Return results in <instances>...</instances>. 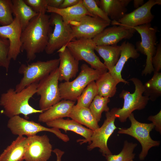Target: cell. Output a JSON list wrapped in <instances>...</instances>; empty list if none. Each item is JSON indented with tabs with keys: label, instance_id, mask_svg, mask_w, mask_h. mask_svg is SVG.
Wrapping results in <instances>:
<instances>
[{
	"label": "cell",
	"instance_id": "484cf974",
	"mask_svg": "<svg viewBox=\"0 0 161 161\" xmlns=\"http://www.w3.org/2000/svg\"><path fill=\"white\" fill-rule=\"evenodd\" d=\"M96 51L103 59L104 64L109 72L114 67L120 58L121 47L117 45L96 46Z\"/></svg>",
	"mask_w": 161,
	"mask_h": 161
},
{
	"label": "cell",
	"instance_id": "6da1fadb",
	"mask_svg": "<svg viewBox=\"0 0 161 161\" xmlns=\"http://www.w3.org/2000/svg\"><path fill=\"white\" fill-rule=\"evenodd\" d=\"M50 17L46 13H38L22 31L21 51L25 52L28 61L34 60L37 54L45 51L52 31Z\"/></svg>",
	"mask_w": 161,
	"mask_h": 161
},
{
	"label": "cell",
	"instance_id": "7402d4cb",
	"mask_svg": "<svg viewBox=\"0 0 161 161\" xmlns=\"http://www.w3.org/2000/svg\"><path fill=\"white\" fill-rule=\"evenodd\" d=\"M131 1V0H96L98 6L111 20L116 22L126 14L127 11L126 7Z\"/></svg>",
	"mask_w": 161,
	"mask_h": 161
},
{
	"label": "cell",
	"instance_id": "4316f807",
	"mask_svg": "<svg viewBox=\"0 0 161 161\" xmlns=\"http://www.w3.org/2000/svg\"><path fill=\"white\" fill-rule=\"evenodd\" d=\"M95 81L97 95L109 98L115 95L118 83L108 71L103 73Z\"/></svg>",
	"mask_w": 161,
	"mask_h": 161
},
{
	"label": "cell",
	"instance_id": "30bf717a",
	"mask_svg": "<svg viewBox=\"0 0 161 161\" xmlns=\"http://www.w3.org/2000/svg\"><path fill=\"white\" fill-rule=\"evenodd\" d=\"M96 45L92 39L80 38L71 41L66 45L77 60H83L94 69L103 72L108 70L95 52Z\"/></svg>",
	"mask_w": 161,
	"mask_h": 161
},
{
	"label": "cell",
	"instance_id": "e0dca14e",
	"mask_svg": "<svg viewBox=\"0 0 161 161\" xmlns=\"http://www.w3.org/2000/svg\"><path fill=\"white\" fill-rule=\"evenodd\" d=\"M135 31L134 29L114 25L105 28L92 39L96 46L117 45L123 39L131 38Z\"/></svg>",
	"mask_w": 161,
	"mask_h": 161
},
{
	"label": "cell",
	"instance_id": "8fae6325",
	"mask_svg": "<svg viewBox=\"0 0 161 161\" xmlns=\"http://www.w3.org/2000/svg\"><path fill=\"white\" fill-rule=\"evenodd\" d=\"M140 35L141 41L136 43V49L146 56V64L142 72L143 76L151 74L154 72L151 63L152 58L156 52L157 31L152 27L150 23L133 28Z\"/></svg>",
	"mask_w": 161,
	"mask_h": 161
},
{
	"label": "cell",
	"instance_id": "e575fe53",
	"mask_svg": "<svg viewBox=\"0 0 161 161\" xmlns=\"http://www.w3.org/2000/svg\"><path fill=\"white\" fill-rule=\"evenodd\" d=\"M10 48V42L8 39L0 36V66L8 71L10 60L8 54Z\"/></svg>",
	"mask_w": 161,
	"mask_h": 161
},
{
	"label": "cell",
	"instance_id": "1f68e13d",
	"mask_svg": "<svg viewBox=\"0 0 161 161\" xmlns=\"http://www.w3.org/2000/svg\"><path fill=\"white\" fill-rule=\"evenodd\" d=\"M97 95V89L95 81L89 83L77 100L76 105L89 108L95 97Z\"/></svg>",
	"mask_w": 161,
	"mask_h": 161
},
{
	"label": "cell",
	"instance_id": "ab89813d",
	"mask_svg": "<svg viewBox=\"0 0 161 161\" xmlns=\"http://www.w3.org/2000/svg\"><path fill=\"white\" fill-rule=\"evenodd\" d=\"M48 6L58 8L64 0H47Z\"/></svg>",
	"mask_w": 161,
	"mask_h": 161
},
{
	"label": "cell",
	"instance_id": "277c9868",
	"mask_svg": "<svg viewBox=\"0 0 161 161\" xmlns=\"http://www.w3.org/2000/svg\"><path fill=\"white\" fill-rule=\"evenodd\" d=\"M119 108L114 107L106 113V119L101 127L95 131L91 137L88 140L79 139L77 142L80 144L88 143L87 149L91 151L98 148L102 155H106L112 154L108 146L109 139L114 130L117 129L115 125V120L117 118V113Z\"/></svg>",
	"mask_w": 161,
	"mask_h": 161
},
{
	"label": "cell",
	"instance_id": "f546056e",
	"mask_svg": "<svg viewBox=\"0 0 161 161\" xmlns=\"http://www.w3.org/2000/svg\"><path fill=\"white\" fill-rule=\"evenodd\" d=\"M137 144L129 142L127 140L124 141L123 147L118 154L108 155L105 156L107 161H130L133 160L135 154L134 153Z\"/></svg>",
	"mask_w": 161,
	"mask_h": 161
},
{
	"label": "cell",
	"instance_id": "83f0119b",
	"mask_svg": "<svg viewBox=\"0 0 161 161\" xmlns=\"http://www.w3.org/2000/svg\"><path fill=\"white\" fill-rule=\"evenodd\" d=\"M13 14L19 20L23 30L30 21L38 13L34 11L24 0H12Z\"/></svg>",
	"mask_w": 161,
	"mask_h": 161
},
{
	"label": "cell",
	"instance_id": "9c48e42d",
	"mask_svg": "<svg viewBox=\"0 0 161 161\" xmlns=\"http://www.w3.org/2000/svg\"><path fill=\"white\" fill-rule=\"evenodd\" d=\"M58 81V67L38 83L36 93L40 96V110L44 112L62 100Z\"/></svg>",
	"mask_w": 161,
	"mask_h": 161
},
{
	"label": "cell",
	"instance_id": "4dcf8cb0",
	"mask_svg": "<svg viewBox=\"0 0 161 161\" xmlns=\"http://www.w3.org/2000/svg\"><path fill=\"white\" fill-rule=\"evenodd\" d=\"M110 101L109 98L97 95L90 104L89 108L98 123L100 121L102 113L109 111L108 104Z\"/></svg>",
	"mask_w": 161,
	"mask_h": 161
},
{
	"label": "cell",
	"instance_id": "74e56055",
	"mask_svg": "<svg viewBox=\"0 0 161 161\" xmlns=\"http://www.w3.org/2000/svg\"><path fill=\"white\" fill-rule=\"evenodd\" d=\"M148 120L152 122L156 130L161 133V110L156 115H151L148 118Z\"/></svg>",
	"mask_w": 161,
	"mask_h": 161
},
{
	"label": "cell",
	"instance_id": "7c38bea8",
	"mask_svg": "<svg viewBox=\"0 0 161 161\" xmlns=\"http://www.w3.org/2000/svg\"><path fill=\"white\" fill-rule=\"evenodd\" d=\"M51 26L54 29L50 34L45 51L51 55L70 42L72 39L71 26L65 23L58 14L51 13L50 17Z\"/></svg>",
	"mask_w": 161,
	"mask_h": 161
},
{
	"label": "cell",
	"instance_id": "ffe728a7",
	"mask_svg": "<svg viewBox=\"0 0 161 161\" xmlns=\"http://www.w3.org/2000/svg\"><path fill=\"white\" fill-rule=\"evenodd\" d=\"M46 12L58 14L65 23L71 26L79 22L85 15L92 16L84 6L82 0H80L78 3L75 5L64 9L48 6Z\"/></svg>",
	"mask_w": 161,
	"mask_h": 161
},
{
	"label": "cell",
	"instance_id": "cb8c5ba5",
	"mask_svg": "<svg viewBox=\"0 0 161 161\" xmlns=\"http://www.w3.org/2000/svg\"><path fill=\"white\" fill-rule=\"evenodd\" d=\"M27 137L18 136L0 155V161H23Z\"/></svg>",
	"mask_w": 161,
	"mask_h": 161
},
{
	"label": "cell",
	"instance_id": "d6a6232c",
	"mask_svg": "<svg viewBox=\"0 0 161 161\" xmlns=\"http://www.w3.org/2000/svg\"><path fill=\"white\" fill-rule=\"evenodd\" d=\"M13 4L11 0H0V24L7 25L14 20Z\"/></svg>",
	"mask_w": 161,
	"mask_h": 161
},
{
	"label": "cell",
	"instance_id": "f1b7e54d",
	"mask_svg": "<svg viewBox=\"0 0 161 161\" xmlns=\"http://www.w3.org/2000/svg\"><path fill=\"white\" fill-rule=\"evenodd\" d=\"M151 78L144 84V95L154 101L161 95V73L154 72Z\"/></svg>",
	"mask_w": 161,
	"mask_h": 161
},
{
	"label": "cell",
	"instance_id": "d6986e66",
	"mask_svg": "<svg viewBox=\"0 0 161 161\" xmlns=\"http://www.w3.org/2000/svg\"><path fill=\"white\" fill-rule=\"evenodd\" d=\"M120 46L121 53L118 61L112 70L108 72L118 83L122 82L128 84L129 82L122 78V71L125 63L129 59H137L140 54L135 46L129 42L125 41Z\"/></svg>",
	"mask_w": 161,
	"mask_h": 161
},
{
	"label": "cell",
	"instance_id": "f35d334b",
	"mask_svg": "<svg viewBox=\"0 0 161 161\" xmlns=\"http://www.w3.org/2000/svg\"><path fill=\"white\" fill-rule=\"evenodd\" d=\"M80 0H64L58 8L64 9L70 7L78 4Z\"/></svg>",
	"mask_w": 161,
	"mask_h": 161
},
{
	"label": "cell",
	"instance_id": "8992f818",
	"mask_svg": "<svg viewBox=\"0 0 161 161\" xmlns=\"http://www.w3.org/2000/svg\"><path fill=\"white\" fill-rule=\"evenodd\" d=\"M129 80L133 82L135 89L132 93L123 89L119 95L120 97L123 99L124 103L122 108H119L117 114V118L122 123L126 122L134 110L144 109L149 100L148 97L143 95L144 91V86L140 80L133 77Z\"/></svg>",
	"mask_w": 161,
	"mask_h": 161
},
{
	"label": "cell",
	"instance_id": "44dd1931",
	"mask_svg": "<svg viewBox=\"0 0 161 161\" xmlns=\"http://www.w3.org/2000/svg\"><path fill=\"white\" fill-rule=\"evenodd\" d=\"M75 101L62 100L47 110L40 113L38 120L42 123L68 117Z\"/></svg>",
	"mask_w": 161,
	"mask_h": 161
},
{
	"label": "cell",
	"instance_id": "5b68a950",
	"mask_svg": "<svg viewBox=\"0 0 161 161\" xmlns=\"http://www.w3.org/2000/svg\"><path fill=\"white\" fill-rule=\"evenodd\" d=\"M59 58L46 61H38L30 64H22L18 70L23 77L16 86L15 91L20 92L30 85L38 83L58 67Z\"/></svg>",
	"mask_w": 161,
	"mask_h": 161
},
{
	"label": "cell",
	"instance_id": "3957f363",
	"mask_svg": "<svg viewBox=\"0 0 161 161\" xmlns=\"http://www.w3.org/2000/svg\"><path fill=\"white\" fill-rule=\"evenodd\" d=\"M105 72L93 69L86 64H82L80 71L74 80L59 84L62 99L75 102L87 86Z\"/></svg>",
	"mask_w": 161,
	"mask_h": 161
},
{
	"label": "cell",
	"instance_id": "5bb4252c",
	"mask_svg": "<svg viewBox=\"0 0 161 161\" xmlns=\"http://www.w3.org/2000/svg\"><path fill=\"white\" fill-rule=\"evenodd\" d=\"M161 4V0H149L132 12L126 13L117 21H112L111 23L113 25H121L130 29L150 23L154 18L151 12L152 8L155 5Z\"/></svg>",
	"mask_w": 161,
	"mask_h": 161
},
{
	"label": "cell",
	"instance_id": "603a6c76",
	"mask_svg": "<svg viewBox=\"0 0 161 161\" xmlns=\"http://www.w3.org/2000/svg\"><path fill=\"white\" fill-rule=\"evenodd\" d=\"M46 123L49 127L61 129L66 132L67 131L74 132L83 137V139L86 140L89 139L93 132V131L83 126L72 119L61 118Z\"/></svg>",
	"mask_w": 161,
	"mask_h": 161
},
{
	"label": "cell",
	"instance_id": "52a82bcc",
	"mask_svg": "<svg viewBox=\"0 0 161 161\" xmlns=\"http://www.w3.org/2000/svg\"><path fill=\"white\" fill-rule=\"evenodd\" d=\"M128 118L131 123L130 126L128 128H120L118 133L130 136L139 142L142 149L139 154V158L141 161L143 160L148 155L149 149L153 147L159 146L160 141L153 140L150 136V133L154 128L152 123L139 122L135 119L133 113Z\"/></svg>",
	"mask_w": 161,
	"mask_h": 161
},
{
	"label": "cell",
	"instance_id": "7a4b0ae2",
	"mask_svg": "<svg viewBox=\"0 0 161 161\" xmlns=\"http://www.w3.org/2000/svg\"><path fill=\"white\" fill-rule=\"evenodd\" d=\"M38 83H33L18 92L10 88L2 94L0 105L3 109V114L9 118L21 114L27 118L29 115L42 112L43 111L34 108L29 103L30 99L36 93Z\"/></svg>",
	"mask_w": 161,
	"mask_h": 161
},
{
	"label": "cell",
	"instance_id": "7bdbcfd3",
	"mask_svg": "<svg viewBox=\"0 0 161 161\" xmlns=\"http://www.w3.org/2000/svg\"><path fill=\"white\" fill-rule=\"evenodd\" d=\"M130 161H134L133 160H131Z\"/></svg>",
	"mask_w": 161,
	"mask_h": 161
},
{
	"label": "cell",
	"instance_id": "2e32d148",
	"mask_svg": "<svg viewBox=\"0 0 161 161\" xmlns=\"http://www.w3.org/2000/svg\"><path fill=\"white\" fill-rule=\"evenodd\" d=\"M22 31L21 25L16 17L10 24L0 26V36L7 38L10 42L8 58L10 61L16 60L21 52V37Z\"/></svg>",
	"mask_w": 161,
	"mask_h": 161
},
{
	"label": "cell",
	"instance_id": "d590c367",
	"mask_svg": "<svg viewBox=\"0 0 161 161\" xmlns=\"http://www.w3.org/2000/svg\"><path fill=\"white\" fill-rule=\"evenodd\" d=\"M35 12L45 13L48 7L47 0H24Z\"/></svg>",
	"mask_w": 161,
	"mask_h": 161
},
{
	"label": "cell",
	"instance_id": "836d02e7",
	"mask_svg": "<svg viewBox=\"0 0 161 161\" xmlns=\"http://www.w3.org/2000/svg\"><path fill=\"white\" fill-rule=\"evenodd\" d=\"M83 4L88 11L93 17H99L111 23V20L98 6L96 0H82Z\"/></svg>",
	"mask_w": 161,
	"mask_h": 161
},
{
	"label": "cell",
	"instance_id": "d4e9b609",
	"mask_svg": "<svg viewBox=\"0 0 161 161\" xmlns=\"http://www.w3.org/2000/svg\"><path fill=\"white\" fill-rule=\"evenodd\" d=\"M68 117L93 131L100 127L98 123L89 108L75 105L72 107Z\"/></svg>",
	"mask_w": 161,
	"mask_h": 161
},
{
	"label": "cell",
	"instance_id": "4fadbf2b",
	"mask_svg": "<svg viewBox=\"0 0 161 161\" xmlns=\"http://www.w3.org/2000/svg\"><path fill=\"white\" fill-rule=\"evenodd\" d=\"M48 136L36 135L27 137L24 160L25 161H47L52 152Z\"/></svg>",
	"mask_w": 161,
	"mask_h": 161
},
{
	"label": "cell",
	"instance_id": "9a60e30c",
	"mask_svg": "<svg viewBox=\"0 0 161 161\" xmlns=\"http://www.w3.org/2000/svg\"><path fill=\"white\" fill-rule=\"evenodd\" d=\"M110 24L99 17L85 15L71 26L72 39H92Z\"/></svg>",
	"mask_w": 161,
	"mask_h": 161
},
{
	"label": "cell",
	"instance_id": "b9f144b4",
	"mask_svg": "<svg viewBox=\"0 0 161 161\" xmlns=\"http://www.w3.org/2000/svg\"><path fill=\"white\" fill-rule=\"evenodd\" d=\"M134 7L137 9L144 4L143 0H134L133 1Z\"/></svg>",
	"mask_w": 161,
	"mask_h": 161
},
{
	"label": "cell",
	"instance_id": "ba28073f",
	"mask_svg": "<svg viewBox=\"0 0 161 161\" xmlns=\"http://www.w3.org/2000/svg\"><path fill=\"white\" fill-rule=\"evenodd\" d=\"M7 126L13 134L18 136L26 135L27 137H30L37 135L38 132L46 131L53 133L65 142L69 140L68 136L62 133L59 129L44 127L38 123L28 120L19 115L9 118Z\"/></svg>",
	"mask_w": 161,
	"mask_h": 161
},
{
	"label": "cell",
	"instance_id": "8d00e7d4",
	"mask_svg": "<svg viewBox=\"0 0 161 161\" xmlns=\"http://www.w3.org/2000/svg\"><path fill=\"white\" fill-rule=\"evenodd\" d=\"M151 63L154 69V72H160L161 69V42L156 47V52L152 58Z\"/></svg>",
	"mask_w": 161,
	"mask_h": 161
},
{
	"label": "cell",
	"instance_id": "ac0fdd59",
	"mask_svg": "<svg viewBox=\"0 0 161 161\" xmlns=\"http://www.w3.org/2000/svg\"><path fill=\"white\" fill-rule=\"evenodd\" d=\"M57 52L60 60L59 81H70L75 77L79 71V61L74 58L66 46L62 47Z\"/></svg>",
	"mask_w": 161,
	"mask_h": 161
},
{
	"label": "cell",
	"instance_id": "60d3db41",
	"mask_svg": "<svg viewBox=\"0 0 161 161\" xmlns=\"http://www.w3.org/2000/svg\"><path fill=\"white\" fill-rule=\"evenodd\" d=\"M52 152L56 155V161H61L62 157L64 152L58 148H55L53 150Z\"/></svg>",
	"mask_w": 161,
	"mask_h": 161
}]
</instances>
